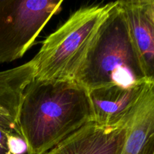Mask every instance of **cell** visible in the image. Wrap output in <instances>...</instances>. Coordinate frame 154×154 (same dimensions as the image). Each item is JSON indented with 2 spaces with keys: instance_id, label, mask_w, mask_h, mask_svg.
<instances>
[{
  "instance_id": "cell-1",
  "label": "cell",
  "mask_w": 154,
  "mask_h": 154,
  "mask_svg": "<svg viewBox=\"0 0 154 154\" xmlns=\"http://www.w3.org/2000/svg\"><path fill=\"white\" fill-rule=\"evenodd\" d=\"M88 92L75 81L34 79L24 91L19 127L28 154H45L93 121Z\"/></svg>"
},
{
  "instance_id": "cell-2",
  "label": "cell",
  "mask_w": 154,
  "mask_h": 154,
  "mask_svg": "<svg viewBox=\"0 0 154 154\" xmlns=\"http://www.w3.org/2000/svg\"><path fill=\"white\" fill-rule=\"evenodd\" d=\"M114 5L81 8L47 37L32 60L35 79L75 81Z\"/></svg>"
},
{
  "instance_id": "cell-3",
  "label": "cell",
  "mask_w": 154,
  "mask_h": 154,
  "mask_svg": "<svg viewBox=\"0 0 154 154\" xmlns=\"http://www.w3.org/2000/svg\"><path fill=\"white\" fill-rule=\"evenodd\" d=\"M75 81L87 91L108 86L130 88L147 82L117 1Z\"/></svg>"
},
{
  "instance_id": "cell-4",
  "label": "cell",
  "mask_w": 154,
  "mask_h": 154,
  "mask_svg": "<svg viewBox=\"0 0 154 154\" xmlns=\"http://www.w3.org/2000/svg\"><path fill=\"white\" fill-rule=\"evenodd\" d=\"M63 1L0 0V63L21 58Z\"/></svg>"
},
{
  "instance_id": "cell-5",
  "label": "cell",
  "mask_w": 154,
  "mask_h": 154,
  "mask_svg": "<svg viewBox=\"0 0 154 154\" xmlns=\"http://www.w3.org/2000/svg\"><path fill=\"white\" fill-rule=\"evenodd\" d=\"M117 2L144 80L154 84V0Z\"/></svg>"
},
{
  "instance_id": "cell-6",
  "label": "cell",
  "mask_w": 154,
  "mask_h": 154,
  "mask_svg": "<svg viewBox=\"0 0 154 154\" xmlns=\"http://www.w3.org/2000/svg\"><path fill=\"white\" fill-rule=\"evenodd\" d=\"M125 136L124 124L106 127L92 121L45 154H120Z\"/></svg>"
},
{
  "instance_id": "cell-7",
  "label": "cell",
  "mask_w": 154,
  "mask_h": 154,
  "mask_svg": "<svg viewBox=\"0 0 154 154\" xmlns=\"http://www.w3.org/2000/svg\"><path fill=\"white\" fill-rule=\"evenodd\" d=\"M145 83L130 88L108 86L87 91L93 121L106 127L123 125V120L136 103Z\"/></svg>"
},
{
  "instance_id": "cell-8",
  "label": "cell",
  "mask_w": 154,
  "mask_h": 154,
  "mask_svg": "<svg viewBox=\"0 0 154 154\" xmlns=\"http://www.w3.org/2000/svg\"><path fill=\"white\" fill-rule=\"evenodd\" d=\"M35 79L32 60L0 72V128L22 137L19 114L24 91Z\"/></svg>"
},
{
  "instance_id": "cell-9",
  "label": "cell",
  "mask_w": 154,
  "mask_h": 154,
  "mask_svg": "<svg viewBox=\"0 0 154 154\" xmlns=\"http://www.w3.org/2000/svg\"><path fill=\"white\" fill-rule=\"evenodd\" d=\"M123 124L126 136L120 154H138L154 133V84L145 83Z\"/></svg>"
},
{
  "instance_id": "cell-10",
  "label": "cell",
  "mask_w": 154,
  "mask_h": 154,
  "mask_svg": "<svg viewBox=\"0 0 154 154\" xmlns=\"http://www.w3.org/2000/svg\"><path fill=\"white\" fill-rule=\"evenodd\" d=\"M8 147L12 154H24L27 153V146L22 137L15 134L8 135Z\"/></svg>"
},
{
  "instance_id": "cell-11",
  "label": "cell",
  "mask_w": 154,
  "mask_h": 154,
  "mask_svg": "<svg viewBox=\"0 0 154 154\" xmlns=\"http://www.w3.org/2000/svg\"><path fill=\"white\" fill-rule=\"evenodd\" d=\"M10 132L0 128V154H12L8 147V135Z\"/></svg>"
},
{
  "instance_id": "cell-12",
  "label": "cell",
  "mask_w": 154,
  "mask_h": 154,
  "mask_svg": "<svg viewBox=\"0 0 154 154\" xmlns=\"http://www.w3.org/2000/svg\"><path fill=\"white\" fill-rule=\"evenodd\" d=\"M138 154H154V133L149 138Z\"/></svg>"
}]
</instances>
